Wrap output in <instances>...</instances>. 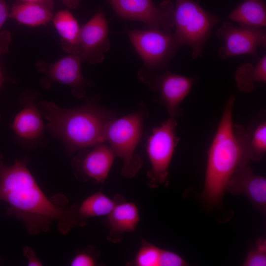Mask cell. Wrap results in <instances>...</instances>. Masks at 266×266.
I'll return each mask as SVG.
<instances>
[{
	"instance_id": "cell-16",
	"label": "cell",
	"mask_w": 266,
	"mask_h": 266,
	"mask_svg": "<svg viewBox=\"0 0 266 266\" xmlns=\"http://www.w3.org/2000/svg\"><path fill=\"white\" fill-rule=\"evenodd\" d=\"M24 101V107L15 116L12 128L21 138L34 140L44 133L42 116L33 99H25Z\"/></svg>"
},
{
	"instance_id": "cell-19",
	"label": "cell",
	"mask_w": 266,
	"mask_h": 266,
	"mask_svg": "<svg viewBox=\"0 0 266 266\" xmlns=\"http://www.w3.org/2000/svg\"><path fill=\"white\" fill-rule=\"evenodd\" d=\"M228 19L239 26L264 28L266 8L264 0H245L228 15Z\"/></svg>"
},
{
	"instance_id": "cell-27",
	"label": "cell",
	"mask_w": 266,
	"mask_h": 266,
	"mask_svg": "<svg viewBox=\"0 0 266 266\" xmlns=\"http://www.w3.org/2000/svg\"><path fill=\"white\" fill-rule=\"evenodd\" d=\"M23 255L27 259V265L29 266H43L42 262L36 256L34 251L30 247L25 246L23 248Z\"/></svg>"
},
{
	"instance_id": "cell-30",
	"label": "cell",
	"mask_w": 266,
	"mask_h": 266,
	"mask_svg": "<svg viewBox=\"0 0 266 266\" xmlns=\"http://www.w3.org/2000/svg\"><path fill=\"white\" fill-rule=\"evenodd\" d=\"M81 0H63L65 4L69 8H75L80 3Z\"/></svg>"
},
{
	"instance_id": "cell-13",
	"label": "cell",
	"mask_w": 266,
	"mask_h": 266,
	"mask_svg": "<svg viewBox=\"0 0 266 266\" xmlns=\"http://www.w3.org/2000/svg\"><path fill=\"white\" fill-rule=\"evenodd\" d=\"M109 27L101 11L95 14L82 28L77 55L91 64L103 62L110 48Z\"/></svg>"
},
{
	"instance_id": "cell-21",
	"label": "cell",
	"mask_w": 266,
	"mask_h": 266,
	"mask_svg": "<svg viewBox=\"0 0 266 266\" xmlns=\"http://www.w3.org/2000/svg\"><path fill=\"white\" fill-rule=\"evenodd\" d=\"M237 88L244 92H250L255 83L266 82V56H263L255 65L250 63L240 66L235 73Z\"/></svg>"
},
{
	"instance_id": "cell-24",
	"label": "cell",
	"mask_w": 266,
	"mask_h": 266,
	"mask_svg": "<svg viewBox=\"0 0 266 266\" xmlns=\"http://www.w3.org/2000/svg\"><path fill=\"white\" fill-rule=\"evenodd\" d=\"M245 266H266V239L259 238L256 244L247 255L244 263Z\"/></svg>"
},
{
	"instance_id": "cell-7",
	"label": "cell",
	"mask_w": 266,
	"mask_h": 266,
	"mask_svg": "<svg viewBox=\"0 0 266 266\" xmlns=\"http://www.w3.org/2000/svg\"><path fill=\"white\" fill-rule=\"evenodd\" d=\"M176 119L169 117L160 126L153 129L149 136L146 151L151 168L147 172V185L156 189L168 185L169 167L179 138L176 133Z\"/></svg>"
},
{
	"instance_id": "cell-31",
	"label": "cell",
	"mask_w": 266,
	"mask_h": 266,
	"mask_svg": "<svg viewBox=\"0 0 266 266\" xmlns=\"http://www.w3.org/2000/svg\"><path fill=\"white\" fill-rule=\"evenodd\" d=\"M23 1H39V0H22Z\"/></svg>"
},
{
	"instance_id": "cell-25",
	"label": "cell",
	"mask_w": 266,
	"mask_h": 266,
	"mask_svg": "<svg viewBox=\"0 0 266 266\" xmlns=\"http://www.w3.org/2000/svg\"><path fill=\"white\" fill-rule=\"evenodd\" d=\"M100 252L93 247L89 246L73 257L70 262L71 266H95L98 264Z\"/></svg>"
},
{
	"instance_id": "cell-9",
	"label": "cell",
	"mask_w": 266,
	"mask_h": 266,
	"mask_svg": "<svg viewBox=\"0 0 266 266\" xmlns=\"http://www.w3.org/2000/svg\"><path fill=\"white\" fill-rule=\"evenodd\" d=\"M121 17L144 23L147 28L172 31L174 28V6L166 0L158 6L152 0H107Z\"/></svg>"
},
{
	"instance_id": "cell-23",
	"label": "cell",
	"mask_w": 266,
	"mask_h": 266,
	"mask_svg": "<svg viewBox=\"0 0 266 266\" xmlns=\"http://www.w3.org/2000/svg\"><path fill=\"white\" fill-rule=\"evenodd\" d=\"M162 250L142 238L139 249L131 264L135 266H159Z\"/></svg>"
},
{
	"instance_id": "cell-3",
	"label": "cell",
	"mask_w": 266,
	"mask_h": 266,
	"mask_svg": "<svg viewBox=\"0 0 266 266\" xmlns=\"http://www.w3.org/2000/svg\"><path fill=\"white\" fill-rule=\"evenodd\" d=\"M38 107L46 127L69 155L105 142L107 127L116 118L113 110L99 104L98 97L75 108H63L46 100L39 102Z\"/></svg>"
},
{
	"instance_id": "cell-8",
	"label": "cell",
	"mask_w": 266,
	"mask_h": 266,
	"mask_svg": "<svg viewBox=\"0 0 266 266\" xmlns=\"http://www.w3.org/2000/svg\"><path fill=\"white\" fill-rule=\"evenodd\" d=\"M138 78L153 91L160 94L161 103L165 105L170 117L182 116L180 105L191 91L196 79L166 71L161 74L141 69Z\"/></svg>"
},
{
	"instance_id": "cell-18",
	"label": "cell",
	"mask_w": 266,
	"mask_h": 266,
	"mask_svg": "<svg viewBox=\"0 0 266 266\" xmlns=\"http://www.w3.org/2000/svg\"><path fill=\"white\" fill-rule=\"evenodd\" d=\"M54 26L62 37L63 49L70 54L78 52L81 28L70 11L63 10L53 17Z\"/></svg>"
},
{
	"instance_id": "cell-28",
	"label": "cell",
	"mask_w": 266,
	"mask_h": 266,
	"mask_svg": "<svg viewBox=\"0 0 266 266\" xmlns=\"http://www.w3.org/2000/svg\"><path fill=\"white\" fill-rule=\"evenodd\" d=\"M11 35L8 31H2L0 33V57L2 54L5 53L11 42ZM2 81V77L0 69V85Z\"/></svg>"
},
{
	"instance_id": "cell-2",
	"label": "cell",
	"mask_w": 266,
	"mask_h": 266,
	"mask_svg": "<svg viewBox=\"0 0 266 266\" xmlns=\"http://www.w3.org/2000/svg\"><path fill=\"white\" fill-rule=\"evenodd\" d=\"M235 100L232 96L227 102L207 152L200 198L210 208L220 205L232 177L250 160L247 131L233 122Z\"/></svg>"
},
{
	"instance_id": "cell-22",
	"label": "cell",
	"mask_w": 266,
	"mask_h": 266,
	"mask_svg": "<svg viewBox=\"0 0 266 266\" xmlns=\"http://www.w3.org/2000/svg\"><path fill=\"white\" fill-rule=\"evenodd\" d=\"M249 129V149L250 160L261 161L266 152V121L259 118L253 122Z\"/></svg>"
},
{
	"instance_id": "cell-26",
	"label": "cell",
	"mask_w": 266,
	"mask_h": 266,
	"mask_svg": "<svg viewBox=\"0 0 266 266\" xmlns=\"http://www.w3.org/2000/svg\"><path fill=\"white\" fill-rule=\"evenodd\" d=\"M187 265L188 263L186 261L176 253L162 249L159 266H185Z\"/></svg>"
},
{
	"instance_id": "cell-29",
	"label": "cell",
	"mask_w": 266,
	"mask_h": 266,
	"mask_svg": "<svg viewBox=\"0 0 266 266\" xmlns=\"http://www.w3.org/2000/svg\"><path fill=\"white\" fill-rule=\"evenodd\" d=\"M8 5L5 0H0V30L9 17Z\"/></svg>"
},
{
	"instance_id": "cell-6",
	"label": "cell",
	"mask_w": 266,
	"mask_h": 266,
	"mask_svg": "<svg viewBox=\"0 0 266 266\" xmlns=\"http://www.w3.org/2000/svg\"><path fill=\"white\" fill-rule=\"evenodd\" d=\"M127 34L143 61V69L151 72L166 68L182 47L170 31L147 28L129 30Z\"/></svg>"
},
{
	"instance_id": "cell-4",
	"label": "cell",
	"mask_w": 266,
	"mask_h": 266,
	"mask_svg": "<svg viewBox=\"0 0 266 266\" xmlns=\"http://www.w3.org/2000/svg\"><path fill=\"white\" fill-rule=\"evenodd\" d=\"M145 111L142 108L119 118L114 119L107 127L105 141L116 157L123 161L121 174L134 177L143 165L136 149L142 137Z\"/></svg>"
},
{
	"instance_id": "cell-10",
	"label": "cell",
	"mask_w": 266,
	"mask_h": 266,
	"mask_svg": "<svg viewBox=\"0 0 266 266\" xmlns=\"http://www.w3.org/2000/svg\"><path fill=\"white\" fill-rule=\"evenodd\" d=\"M216 36L223 42L218 50L222 60L242 55H255L260 48L266 45V32L264 28L235 27L232 23L225 22L217 31Z\"/></svg>"
},
{
	"instance_id": "cell-14",
	"label": "cell",
	"mask_w": 266,
	"mask_h": 266,
	"mask_svg": "<svg viewBox=\"0 0 266 266\" xmlns=\"http://www.w3.org/2000/svg\"><path fill=\"white\" fill-rule=\"evenodd\" d=\"M227 191L233 194H244L257 209L266 213V178L255 174L248 165L233 174L227 185Z\"/></svg>"
},
{
	"instance_id": "cell-20",
	"label": "cell",
	"mask_w": 266,
	"mask_h": 266,
	"mask_svg": "<svg viewBox=\"0 0 266 266\" xmlns=\"http://www.w3.org/2000/svg\"><path fill=\"white\" fill-rule=\"evenodd\" d=\"M118 195L111 199L101 192H98L87 197L78 204V211L83 219L107 216L114 207Z\"/></svg>"
},
{
	"instance_id": "cell-15",
	"label": "cell",
	"mask_w": 266,
	"mask_h": 266,
	"mask_svg": "<svg viewBox=\"0 0 266 266\" xmlns=\"http://www.w3.org/2000/svg\"><path fill=\"white\" fill-rule=\"evenodd\" d=\"M107 216L109 228L107 238L114 243L121 241L124 233L134 232L140 222L136 204L126 200L119 195L114 207Z\"/></svg>"
},
{
	"instance_id": "cell-12",
	"label": "cell",
	"mask_w": 266,
	"mask_h": 266,
	"mask_svg": "<svg viewBox=\"0 0 266 266\" xmlns=\"http://www.w3.org/2000/svg\"><path fill=\"white\" fill-rule=\"evenodd\" d=\"M105 142L81 150L73 158L72 166L78 180L100 184L106 181L116 157Z\"/></svg>"
},
{
	"instance_id": "cell-5",
	"label": "cell",
	"mask_w": 266,
	"mask_h": 266,
	"mask_svg": "<svg viewBox=\"0 0 266 266\" xmlns=\"http://www.w3.org/2000/svg\"><path fill=\"white\" fill-rule=\"evenodd\" d=\"M220 20L194 0H175L173 35L181 46L190 48L196 59L201 56L212 28Z\"/></svg>"
},
{
	"instance_id": "cell-17",
	"label": "cell",
	"mask_w": 266,
	"mask_h": 266,
	"mask_svg": "<svg viewBox=\"0 0 266 266\" xmlns=\"http://www.w3.org/2000/svg\"><path fill=\"white\" fill-rule=\"evenodd\" d=\"M53 7L52 0L23 1L11 8L9 17L29 26L45 25L53 19Z\"/></svg>"
},
{
	"instance_id": "cell-32",
	"label": "cell",
	"mask_w": 266,
	"mask_h": 266,
	"mask_svg": "<svg viewBox=\"0 0 266 266\" xmlns=\"http://www.w3.org/2000/svg\"><path fill=\"white\" fill-rule=\"evenodd\" d=\"M0 159H1V156L0 155Z\"/></svg>"
},
{
	"instance_id": "cell-1",
	"label": "cell",
	"mask_w": 266,
	"mask_h": 266,
	"mask_svg": "<svg viewBox=\"0 0 266 266\" xmlns=\"http://www.w3.org/2000/svg\"><path fill=\"white\" fill-rule=\"evenodd\" d=\"M28 160H17L10 166L0 159V200L8 204L6 214L22 221L32 235L47 232L52 223L63 235L87 224L78 204L67 206L48 198L28 167Z\"/></svg>"
},
{
	"instance_id": "cell-11",
	"label": "cell",
	"mask_w": 266,
	"mask_h": 266,
	"mask_svg": "<svg viewBox=\"0 0 266 266\" xmlns=\"http://www.w3.org/2000/svg\"><path fill=\"white\" fill-rule=\"evenodd\" d=\"M80 58L70 54L63 57L53 64L38 62L37 69L45 74L41 80L42 85L49 88L52 82H56L71 88L73 96L77 99L85 97L86 89L91 82L83 75Z\"/></svg>"
}]
</instances>
